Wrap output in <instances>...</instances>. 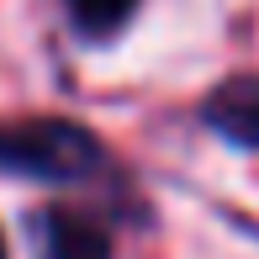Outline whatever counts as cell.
Listing matches in <instances>:
<instances>
[{"label":"cell","mask_w":259,"mask_h":259,"mask_svg":"<svg viewBox=\"0 0 259 259\" xmlns=\"http://www.w3.org/2000/svg\"><path fill=\"white\" fill-rule=\"evenodd\" d=\"M106 148L96 133H85L69 116H27V122H0V175L16 180H90L101 169Z\"/></svg>","instance_id":"1"},{"label":"cell","mask_w":259,"mask_h":259,"mask_svg":"<svg viewBox=\"0 0 259 259\" xmlns=\"http://www.w3.org/2000/svg\"><path fill=\"white\" fill-rule=\"evenodd\" d=\"M0 259H6V238H0Z\"/></svg>","instance_id":"5"},{"label":"cell","mask_w":259,"mask_h":259,"mask_svg":"<svg viewBox=\"0 0 259 259\" xmlns=\"http://www.w3.org/2000/svg\"><path fill=\"white\" fill-rule=\"evenodd\" d=\"M37 259H111V238L79 211H42L37 217Z\"/></svg>","instance_id":"3"},{"label":"cell","mask_w":259,"mask_h":259,"mask_svg":"<svg viewBox=\"0 0 259 259\" xmlns=\"http://www.w3.org/2000/svg\"><path fill=\"white\" fill-rule=\"evenodd\" d=\"M64 16L85 42H111L138 16V0H64Z\"/></svg>","instance_id":"4"},{"label":"cell","mask_w":259,"mask_h":259,"mask_svg":"<svg viewBox=\"0 0 259 259\" xmlns=\"http://www.w3.org/2000/svg\"><path fill=\"white\" fill-rule=\"evenodd\" d=\"M201 122L238 148H259V74H238L217 85L201 106Z\"/></svg>","instance_id":"2"}]
</instances>
